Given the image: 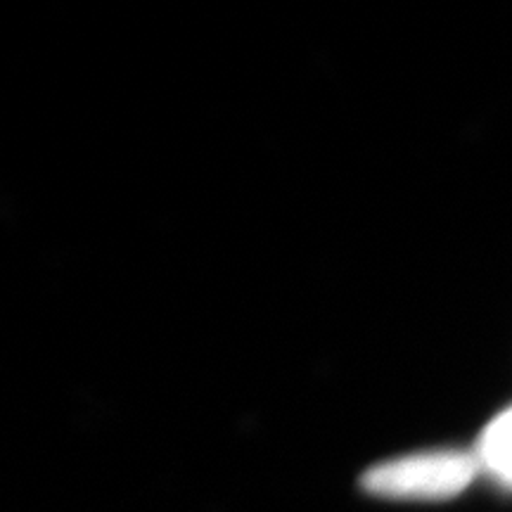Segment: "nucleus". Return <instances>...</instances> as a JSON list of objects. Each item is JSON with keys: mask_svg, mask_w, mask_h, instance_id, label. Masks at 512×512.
I'll list each match as a JSON object with an SVG mask.
<instances>
[{"mask_svg": "<svg viewBox=\"0 0 512 512\" xmlns=\"http://www.w3.org/2000/svg\"><path fill=\"white\" fill-rule=\"evenodd\" d=\"M479 460L503 486L512 489V408L496 418L479 444Z\"/></svg>", "mask_w": 512, "mask_h": 512, "instance_id": "f03ea898", "label": "nucleus"}, {"mask_svg": "<svg viewBox=\"0 0 512 512\" xmlns=\"http://www.w3.org/2000/svg\"><path fill=\"white\" fill-rule=\"evenodd\" d=\"M477 463L465 453L439 451L392 460L373 467L363 486L375 496L403 501H439L456 496L472 482Z\"/></svg>", "mask_w": 512, "mask_h": 512, "instance_id": "f257e3e1", "label": "nucleus"}]
</instances>
